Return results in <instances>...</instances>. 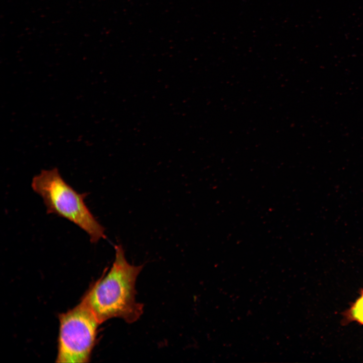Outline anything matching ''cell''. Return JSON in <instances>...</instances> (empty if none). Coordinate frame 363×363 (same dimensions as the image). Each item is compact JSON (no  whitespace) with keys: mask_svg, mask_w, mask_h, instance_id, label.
<instances>
[{"mask_svg":"<svg viewBox=\"0 0 363 363\" xmlns=\"http://www.w3.org/2000/svg\"><path fill=\"white\" fill-rule=\"evenodd\" d=\"M115 256L109 271L93 283L82 298L101 324L114 318L132 323L140 318L143 306L136 300L135 284L143 265L127 260L122 245L115 246Z\"/></svg>","mask_w":363,"mask_h":363,"instance_id":"obj_1","label":"cell"},{"mask_svg":"<svg viewBox=\"0 0 363 363\" xmlns=\"http://www.w3.org/2000/svg\"><path fill=\"white\" fill-rule=\"evenodd\" d=\"M32 190L42 199L48 214H55L76 224L86 232L91 243L106 238L105 228L86 205L88 193L76 191L54 167L43 169L32 180Z\"/></svg>","mask_w":363,"mask_h":363,"instance_id":"obj_2","label":"cell"},{"mask_svg":"<svg viewBox=\"0 0 363 363\" xmlns=\"http://www.w3.org/2000/svg\"><path fill=\"white\" fill-rule=\"evenodd\" d=\"M56 362L85 363L90 361L100 324L82 302L59 315Z\"/></svg>","mask_w":363,"mask_h":363,"instance_id":"obj_3","label":"cell"},{"mask_svg":"<svg viewBox=\"0 0 363 363\" xmlns=\"http://www.w3.org/2000/svg\"><path fill=\"white\" fill-rule=\"evenodd\" d=\"M348 321H356L363 325V290L360 297L352 304L345 314Z\"/></svg>","mask_w":363,"mask_h":363,"instance_id":"obj_4","label":"cell"}]
</instances>
